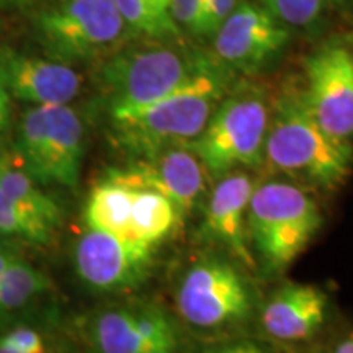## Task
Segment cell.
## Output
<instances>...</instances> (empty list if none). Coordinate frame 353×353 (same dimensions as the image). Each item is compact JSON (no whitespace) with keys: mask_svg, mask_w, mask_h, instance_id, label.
I'll use <instances>...</instances> for the list:
<instances>
[{"mask_svg":"<svg viewBox=\"0 0 353 353\" xmlns=\"http://www.w3.org/2000/svg\"><path fill=\"white\" fill-rule=\"evenodd\" d=\"M224 76L213 64L164 99L130 112L112 113L114 134L138 157L185 145L201 134L226 94Z\"/></svg>","mask_w":353,"mask_h":353,"instance_id":"obj_1","label":"cell"},{"mask_svg":"<svg viewBox=\"0 0 353 353\" xmlns=\"http://www.w3.org/2000/svg\"><path fill=\"white\" fill-rule=\"evenodd\" d=\"M265 159L275 170L330 190L350 174L353 149L350 143L322 130L304 94H288L268 118Z\"/></svg>","mask_w":353,"mask_h":353,"instance_id":"obj_2","label":"cell"},{"mask_svg":"<svg viewBox=\"0 0 353 353\" xmlns=\"http://www.w3.org/2000/svg\"><path fill=\"white\" fill-rule=\"evenodd\" d=\"M211 65L205 57L161 39L120 51L101 69L110 114L164 99Z\"/></svg>","mask_w":353,"mask_h":353,"instance_id":"obj_3","label":"cell"},{"mask_svg":"<svg viewBox=\"0 0 353 353\" xmlns=\"http://www.w3.org/2000/svg\"><path fill=\"white\" fill-rule=\"evenodd\" d=\"M322 224L316 201L288 182H267L254 188L247 210V231L273 270H283L306 249Z\"/></svg>","mask_w":353,"mask_h":353,"instance_id":"obj_4","label":"cell"},{"mask_svg":"<svg viewBox=\"0 0 353 353\" xmlns=\"http://www.w3.org/2000/svg\"><path fill=\"white\" fill-rule=\"evenodd\" d=\"M267 105L254 94L221 100L201 134L187 145L213 179L236 169H255L263 162L268 128Z\"/></svg>","mask_w":353,"mask_h":353,"instance_id":"obj_5","label":"cell"},{"mask_svg":"<svg viewBox=\"0 0 353 353\" xmlns=\"http://www.w3.org/2000/svg\"><path fill=\"white\" fill-rule=\"evenodd\" d=\"M83 156V125L69 105L33 107L19 131V157L38 183L76 188Z\"/></svg>","mask_w":353,"mask_h":353,"instance_id":"obj_6","label":"cell"},{"mask_svg":"<svg viewBox=\"0 0 353 353\" xmlns=\"http://www.w3.org/2000/svg\"><path fill=\"white\" fill-rule=\"evenodd\" d=\"M37 26L44 46L61 63L105 54L126 32L114 0H59L39 13Z\"/></svg>","mask_w":353,"mask_h":353,"instance_id":"obj_7","label":"cell"},{"mask_svg":"<svg viewBox=\"0 0 353 353\" xmlns=\"http://www.w3.org/2000/svg\"><path fill=\"white\" fill-rule=\"evenodd\" d=\"M252 309L250 290L236 267L206 260L187 272L176 293V311L198 329H221L244 322Z\"/></svg>","mask_w":353,"mask_h":353,"instance_id":"obj_8","label":"cell"},{"mask_svg":"<svg viewBox=\"0 0 353 353\" xmlns=\"http://www.w3.org/2000/svg\"><path fill=\"white\" fill-rule=\"evenodd\" d=\"M304 99L312 117L335 139L353 138V51L327 44L306 61Z\"/></svg>","mask_w":353,"mask_h":353,"instance_id":"obj_9","label":"cell"},{"mask_svg":"<svg viewBox=\"0 0 353 353\" xmlns=\"http://www.w3.org/2000/svg\"><path fill=\"white\" fill-rule=\"evenodd\" d=\"M107 179L161 193L182 216L195 208L206 187L205 167L187 145H170L151 156L138 157L125 169L110 172Z\"/></svg>","mask_w":353,"mask_h":353,"instance_id":"obj_10","label":"cell"},{"mask_svg":"<svg viewBox=\"0 0 353 353\" xmlns=\"http://www.w3.org/2000/svg\"><path fill=\"white\" fill-rule=\"evenodd\" d=\"M290 41L286 25L259 3H239L214 33L219 63L242 72H254L283 51Z\"/></svg>","mask_w":353,"mask_h":353,"instance_id":"obj_11","label":"cell"},{"mask_svg":"<svg viewBox=\"0 0 353 353\" xmlns=\"http://www.w3.org/2000/svg\"><path fill=\"white\" fill-rule=\"evenodd\" d=\"M152 250L154 247L88 229L77 242L74 259L79 276L90 288L121 291L145 280L152 265Z\"/></svg>","mask_w":353,"mask_h":353,"instance_id":"obj_12","label":"cell"},{"mask_svg":"<svg viewBox=\"0 0 353 353\" xmlns=\"http://www.w3.org/2000/svg\"><path fill=\"white\" fill-rule=\"evenodd\" d=\"M92 342L99 353H179L174 319L154 306L107 309L95 317Z\"/></svg>","mask_w":353,"mask_h":353,"instance_id":"obj_13","label":"cell"},{"mask_svg":"<svg viewBox=\"0 0 353 353\" xmlns=\"http://www.w3.org/2000/svg\"><path fill=\"white\" fill-rule=\"evenodd\" d=\"M0 81L8 94L34 107L69 105L82 83L69 64L21 54L0 57Z\"/></svg>","mask_w":353,"mask_h":353,"instance_id":"obj_14","label":"cell"},{"mask_svg":"<svg viewBox=\"0 0 353 353\" xmlns=\"http://www.w3.org/2000/svg\"><path fill=\"white\" fill-rule=\"evenodd\" d=\"M254 188V180L242 172L234 170L221 176L206 203L203 221L205 236L245 267H254V255L247 242V210Z\"/></svg>","mask_w":353,"mask_h":353,"instance_id":"obj_15","label":"cell"},{"mask_svg":"<svg viewBox=\"0 0 353 353\" xmlns=\"http://www.w3.org/2000/svg\"><path fill=\"white\" fill-rule=\"evenodd\" d=\"M327 306V294L321 288L290 283L268 299L260 314V322L265 332L276 341H307L324 325Z\"/></svg>","mask_w":353,"mask_h":353,"instance_id":"obj_16","label":"cell"},{"mask_svg":"<svg viewBox=\"0 0 353 353\" xmlns=\"http://www.w3.org/2000/svg\"><path fill=\"white\" fill-rule=\"evenodd\" d=\"M134 190L105 179L90 192L85 206L88 229L131 241V211ZM132 242V241H131Z\"/></svg>","mask_w":353,"mask_h":353,"instance_id":"obj_17","label":"cell"},{"mask_svg":"<svg viewBox=\"0 0 353 353\" xmlns=\"http://www.w3.org/2000/svg\"><path fill=\"white\" fill-rule=\"evenodd\" d=\"M0 190L8 200L52 231L61 226L63 211L25 169H19L10 159L0 157Z\"/></svg>","mask_w":353,"mask_h":353,"instance_id":"obj_18","label":"cell"},{"mask_svg":"<svg viewBox=\"0 0 353 353\" xmlns=\"http://www.w3.org/2000/svg\"><path fill=\"white\" fill-rule=\"evenodd\" d=\"M131 211V241L156 247L174 231L183 216L161 193L152 190L132 188Z\"/></svg>","mask_w":353,"mask_h":353,"instance_id":"obj_19","label":"cell"},{"mask_svg":"<svg viewBox=\"0 0 353 353\" xmlns=\"http://www.w3.org/2000/svg\"><path fill=\"white\" fill-rule=\"evenodd\" d=\"M50 286L48 276L33 265L17 259L0 273V322L26 306Z\"/></svg>","mask_w":353,"mask_h":353,"instance_id":"obj_20","label":"cell"},{"mask_svg":"<svg viewBox=\"0 0 353 353\" xmlns=\"http://www.w3.org/2000/svg\"><path fill=\"white\" fill-rule=\"evenodd\" d=\"M126 28L143 34L149 39L176 41L182 37L180 26L175 23L170 13L154 6L149 0H114Z\"/></svg>","mask_w":353,"mask_h":353,"instance_id":"obj_21","label":"cell"},{"mask_svg":"<svg viewBox=\"0 0 353 353\" xmlns=\"http://www.w3.org/2000/svg\"><path fill=\"white\" fill-rule=\"evenodd\" d=\"M0 234L20 237V239L30 241L33 244L44 245L50 244L54 231L48 228L46 224L39 223L30 214H26L15 203L8 200L0 190Z\"/></svg>","mask_w":353,"mask_h":353,"instance_id":"obj_22","label":"cell"},{"mask_svg":"<svg viewBox=\"0 0 353 353\" xmlns=\"http://www.w3.org/2000/svg\"><path fill=\"white\" fill-rule=\"evenodd\" d=\"M257 2L286 26L312 25L321 17L324 7V0H257Z\"/></svg>","mask_w":353,"mask_h":353,"instance_id":"obj_23","label":"cell"},{"mask_svg":"<svg viewBox=\"0 0 353 353\" xmlns=\"http://www.w3.org/2000/svg\"><path fill=\"white\" fill-rule=\"evenodd\" d=\"M169 13L179 26L187 28L190 33L206 34L205 8L201 0H170Z\"/></svg>","mask_w":353,"mask_h":353,"instance_id":"obj_24","label":"cell"},{"mask_svg":"<svg viewBox=\"0 0 353 353\" xmlns=\"http://www.w3.org/2000/svg\"><path fill=\"white\" fill-rule=\"evenodd\" d=\"M0 345L15 353H48L41 334L26 325H20L0 335Z\"/></svg>","mask_w":353,"mask_h":353,"instance_id":"obj_25","label":"cell"},{"mask_svg":"<svg viewBox=\"0 0 353 353\" xmlns=\"http://www.w3.org/2000/svg\"><path fill=\"white\" fill-rule=\"evenodd\" d=\"M237 0H205L206 34H214L223 21L231 15Z\"/></svg>","mask_w":353,"mask_h":353,"instance_id":"obj_26","label":"cell"},{"mask_svg":"<svg viewBox=\"0 0 353 353\" xmlns=\"http://www.w3.org/2000/svg\"><path fill=\"white\" fill-rule=\"evenodd\" d=\"M213 353H265V352L262 347L257 345V343L242 341V342H236V343H231V345L219 348V350H216Z\"/></svg>","mask_w":353,"mask_h":353,"instance_id":"obj_27","label":"cell"},{"mask_svg":"<svg viewBox=\"0 0 353 353\" xmlns=\"http://www.w3.org/2000/svg\"><path fill=\"white\" fill-rule=\"evenodd\" d=\"M8 117H10V94L0 81V134L7 128Z\"/></svg>","mask_w":353,"mask_h":353,"instance_id":"obj_28","label":"cell"},{"mask_svg":"<svg viewBox=\"0 0 353 353\" xmlns=\"http://www.w3.org/2000/svg\"><path fill=\"white\" fill-rule=\"evenodd\" d=\"M332 353H353V332L347 334L345 337L341 339L337 342V345L334 347Z\"/></svg>","mask_w":353,"mask_h":353,"instance_id":"obj_29","label":"cell"},{"mask_svg":"<svg viewBox=\"0 0 353 353\" xmlns=\"http://www.w3.org/2000/svg\"><path fill=\"white\" fill-rule=\"evenodd\" d=\"M17 259H19V257H17V255L8 254V252H6V250L0 249V273H2L3 270H6V268L8 267V265L15 262Z\"/></svg>","mask_w":353,"mask_h":353,"instance_id":"obj_30","label":"cell"},{"mask_svg":"<svg viewBox=\"0 0 353 353\" xmlns=\"http://www.w3.org/2000/svg\"><path fill=\"white\" fill-rule=\"evenodd\" d=\"M149 2H152L154 6L159 7V8H162V10L169 12V3H170V0H149Z\"/></svg>","mask_w":353,"mask_h":353,"instance_id":"obj_31","label":"cell"},{"mask_svg":"<svg viewBox=\"0 0 353 353\" xmlns=\"http://www.w3.org/2000/svg\"><path fill=\"white\" fill-rule=\"evenodd\" d=\"M0 353H15V352L8 350V348H6V347H2V345H0Z\"/></svg>","mask_w":353,"mask_h":353,"instance_id":"obj_32","label":"cell"},{"mask_svg":"<svg viewBox=\"0 0 353 353\" xmlns=\"http://www.w3.org/2000/svg\"><path fill=\"white\" fill-rule=\"evenodd\" d=\"M0 249H2V239H0Z\"/></svg>","mask_w":353,"mask_h":353,"instance_id":"obj_33","label":"cell"}]
</instances>
